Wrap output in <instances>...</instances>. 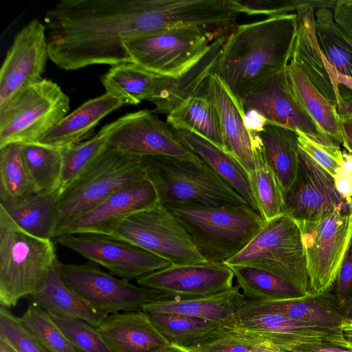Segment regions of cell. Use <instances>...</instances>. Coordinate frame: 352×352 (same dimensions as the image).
I'll list each match as a JSON object with an SVG mask.
<instances>
[{"mask_svg":"<svg viewBox=\"0 0 352 352\" xmlns=\"http://www.w3.org/2000/svg\"><path fill=\"white\" fill-rule=\"evenodd\" d=\"M214 104L221 121L226 151L245 168L248 174L254 168L252 139L244 123L241 101L216 73L211 74L200 90Z\"/></svg>","mask_w":352,"mask_h":352,"instance_id":"22","label":"cell"},{"mask_svg":"<svg viewBox=\"0 0 352 352\" xmlns=\"http://www.w3.org/2000/svg\"><path fill=\"white\" fill-rule=\"evenodd\" d=\"M296 34V12L236 25L226 38L215 73L241 100L287 66Z\"/></svg>","mask_w":352,"mask_h":352,"instance_id":"2","label":"cell"},{"mask_svg":"<svg viewBox=\"0 0 352 352\" xmlns=\"http://www.w3.org/2000/svg\"><path fill=\"white\" fill-rule=\"evenodd\" d=\"M225 263L230 267H252L272 273L309 295V279L300 228L286 214L266 221L248 245Z\"/></svg>","mask_w":352,"mask_h":352,"instance_id":"7","label":"cell"},{"mask_svg":"<svg viewBox=\"0 0 352 352\" xmlns=\"http://www.w3.org/2000/svg\"><path fill=\"white\" fill-rule=\"evenodd\" d=\"M0 336L5 338L18 352H47L23 325L20 318L1 306Z\"/></svg>","mask_w":352,"mask_h":352,"instance_id":"45","label":"cell"},{"mask_svg":"<svg viewBox=\"0 0 352 352\" xmlns=\"http://www.w3.org/2000/svg\"><path fill=\"white\" fill-rule=\"evenodd\" d=\"M61 278L80 297L104 316L140 311L144 305L169 299L155 289L116 278L92 263H64L58 261Z\"/></svg>","mask_w":352,"mask_h":352,"instance_id":"12","label":"cell"},{"mask_svg":"<svg viewBox=\"0 0 352 352\" xmlns=\"http://www.w3.org/2000/svg\"><path fill=\"white\" fill-rule=\"evenodd\" d=\"M220 36H223L182 27L129 39L124 47L133 63L157 76L174 78L199 60L214 39Z\"/></svg>","mask_w":352,"mask_h":352,"instance_id":"10","label":"cell"},{"mask_svg":"<svg viewBox=\"0 0 352 352\" xmlns=\"http://www.w3.org/2000/svg\"><path fill=\"white\" fill-rule=\"evenodd\" d=\"M342 329L352 330V321L345 320L342 324Z\"/></svg>","mask_w":352,"mask_h":352,"instance_id":"60","label":"cell"},{"mask_svg":"<svg viewBox=\"0 0 352 352\" xmlns=\"http://www.w3.org/2000/svg\"><path fill=\"white\" fill-rule=\"evenodd\" d=\"M0 206L28 234L54 239L59 218L58 192H37L23 200Z\"/></svg>","mask_w":352,"mask_h":352,"instance_id":"32","label":"cell"},{"mask_svg":"<svg viewBox=\"0 0 352 352\" xmlns=\"http://www.w3.org/2000/svg\"><path fill=\"white\" fill-rule=\"evenodd\" d=\"M38 192L25 166L21 144L0 148V204L27 199Z\"/></svg>","mask_w":352,"mask_h":352,"instance_id":"39","label":"cell"},{"mask_svg":"<svg viewBox=\"0 0 352 352\" xmlns=\"http://www.w3.org/2000/svg\"><path fill=\"white\" fill-rule=\"evenodd\" d=\"M343 201L352 208V154L343 151V160L332 176Z\"/></svg>","mask_w":352,"mask_h":352,"instance_id":"49","label":"cell"},{"mask_svg":"<svg viewBox=\"0 0 352 352\" xmlns=\"http://www.w3.org/2000/svg\"><path fill=\"white\" fill-rule=\"evenodd\" d=\"M286 67L265 78L248 91L240 100L243 109H254L267 122L300 131L315 141L336 144L321 131L296 99Z\"/></svg>","mask_w":352,"mask_h":352,"instance_id":"15","label":"cell"},{"mask_svg":"<svg viewBox=\"0 0 352 352\" xmlns=\"http://www.w3.org/2000/svg\"><path fill=\"white\" fill-rule=\"evenodd\" d=\"M46 31V27L34 19L15 36L0 71V107L42 79L49 58Z\"/></svg>","mask_w":352,"mask_h":352,"instance_id":"18","label":"cell"},{"mask_svg":"<svg viewBox=\"0 0 352 352\" xmlns=\"http://www.w3.org/2000/svg\"><path fill=\"white\" fill-rule=\"evenodd\" d=\"M314 14L318 41L327 61L338 73L352 77V38L336 23L332 9L317 8Z\"/></svg>","mask_w":352,"mask_h":352,"instance_id":"38","label":"cell"},{"mask_svg":"<svg viewBox=\"0 0 352 352\" xmlns=\"http://www.w3.org/2000/svg\"><path fill=\"white\" fill-rule=\"evenodd\" d=\"M146 178L142 157L108 145L77 179L58 193L59 218L56 232L119 189Z\"/></svg>","mask_w":352,"mask_h":352,"instance_id":"6","label":"cell"},{"mask_svg":"<svg viewBox=\"0 0 352 352\" xmlns=\"http://www.w3.org/2000/svg\"><path fill=\"white\" fill-rule=\"evenodd\" d=\"M240 312L274 313L331 329H342L345 321L332 289L319 295L272 301L246 300Z\"/></svg>","mask_w":352,"mask_h":352,"instance_id":"25","label":"cell"},{"mask_svg":"<svg viewBox=\"0 0 352 352\" xmlns=\"http://www.w3.org/2000/svg\"><path fill=\"white\" fill-rule=\"evenodd\" d=\"M283 200L285 214L296 222L319 219L345 204L333 177L300 149L296 179L283 192Z\"/></svg>","mask_w":352,"mask_h":352,"instance_id":"19","label":"cell"},{"mask_svg":"<svg viewBox=\"0 0 352 352\" xmlns=\"http://www.w3.org/2000/svg\"><path fill=\"white\" fill-rule=\"evenodd\" d=\"M158 203L153 184L147 178L142 179L119 189L94 208L63 226L54 239L65 234H106L126 217Z\"/></svg>","mask_w":352,"mask_h":352,"instance_id":"20","label":"cell"},{"mask_svg":"<svg viewBox=\"0 0 352 352\" xmlns=\"http://www.w3.org/2000/svg\"><path fill=\"white\" fill-rule=\"evenodd\" d=\"M296 131L300 149L333 176L343 160L340 146L317 142L302 132Z\"/></svg>","mask_w":352,"mask_h":352,"instance_id":"46","label":"cell"},{"mask_svg":"<svg viewBox=\"0 0 352 352\" xmlns=\"http://www.w3.org/2000/svg\"><path fill=\"white\" fill-rule=\"evenodd\" d=\"M262 343L246 337L232 328L198 345L178 347L188 352H254ZM175 346V345H174Z\"/></svg>","mask_w":352,"mask_h":352,"instance_id":"44","label":"cell"},{"mask_svg":"<svg viewBox=\"0 0 352 352\" xmlns=\"http://www.w3.org/2000/svg\"><path fill=\"white\" fill-rule=\"evenodd\" d=\"M331 78L334 87L339 91V86L342 85L352 91V77L338 73L336 70L332 74Z\"/></svg>","mask_w":352,"mask_h":352,"instance_id":"55","label":"cell"},{"mask_svg":"<svg viewBox=\"0 0 352 352\" xmlns=\"http://www.w3.org/2000/svg\"><path fill=\"white\" fill-rule=\"evenodd\" d=\"M55 242L110 273L131 280L170 265V263L122 239L102 234L80 233L56 237Z\"/></svg>","mask_w":352,"mask_h":352,"instance_id":"14","label":"cell"},{"mask_svg":"<svg viewBox=\"0 0 352 352\" xmlns=\"http://www.w3.org/2000/svg\"><path fill=\"white\" fill-rule=\"evenodd\" d=\"M154 74L134 63L113 65L101 77L106 93L124 104H138L151 96L157 81Z\"/></svg>","mask_w":352,"mask_h":352,"instance_id":"35","label":"cell"},{"mask_svg":"<svg viewBox=\"0 0 352 352\" xmlns=\"http://www.w3.org/2000/svg\"><path fill=\"white\" fill-rule=\"evenodd\" d=\"M173 129L188 149L199 156L218 176L236 190L253 210L258 212L248 174L232 155L194 133L185 129Z\"/></svg>","mask_w":352,"mask_h":352,"instance_id":"28","label":"cell"},{"mask_svg":"<svg viewBox=\"0 0 352 352\" xmlns=\"http://www.w3.org/2000/svg\"><path fill=\"white\" fill-rule=\"evenodd\" d=\"M108 145L135 156H169L202 163L174 129L145 109L126 114L104 126Z\"/></svg>","mask_w":352,"mask_h":352,"instance_id":"13","label":"cell"},{"mask_svg":"<svg viewBox=\"0 0 352 352\" xmlns=\"http://www.w3.org/2000/svg\"><path fill=\"white\" fill-rule=\"evenodd\" d=\"M245 297L237 285L212 296L186 299H166L143 305L146 313L186 315L225 324L232 327L243 308Z\"/></svg>","mask_w":352,"mask_h":352,"instance_id":"26","label":"cell"},{"mask_svg":"<svg viewBox=\"0 0 352 352\" xmlns=\"http://www.w3.org/2000/svg\"><path fill=\"white\" fill-rule=\"evenodd\" d=\"M106 234L147 250L171 265L207 261L177 218L160 202L126 217Z\"/></svg>","mask_w":352,"mask_h":352,"instance_id":"11","label":"cell"},{"mask_svg":"<svg viewBox=\"0 0 352 352\" xmlns=\"http://www.w3.org/2000/svg\"><path fill=\"white\" fill-rule=\"evenodd\" d=\"M108 146L104 132L100 131L88 140L60 148L63 170L58 193L77 179Z\"/></svg>","mask_w":352,"mask_h":352,"instance_id":"41","label":"cell"},{"mask_svg":"<svg viewBox=\"0 0 352 352\" xmlns=\"http://www.w3.org/2000/svg\"><path fill=\"white\" fill-rule=\"evenodd\" d=\"M258 135L264 160L284 192L298 173L300 148L297 131L267 122Z\"/></svg>","mask_w":352,"mask_h":352,"instance_id":"30","label":"cell"},{"mask_svg":"<svg viewBox=\"0 0 352 352\" xmlns=\"http://www.w3.org/2000/svg\"><path fill=\"white\" fill-rule=\"evenodd\" d=\"M142 164L163 205L223 207L248 204L204 162L151 155L142 157Z\"/></svg>","mask_w":352,"mask_h":352,"instance_id":"5","label":"cell"},{"mask_svg":"<svg viewBox=\"0 0 352 352\" xmlns=\"http://www.w3.org/2000/svg\"><path fill=\"white\" fill-rule=\"evenodd\" d=\"M342 315L347 321H352V296L342 309Z\"/></svg>","mask_w":352,"mask_h":352,"instance_id":"56","label":"cell"},{"mask_svg":"<svg viewBox=\"0 0 352 352\" xmlns=\"http://www.w3.org/2000/svg\"><path fill=\"white\" fill-rule=\"evenodd\" d=\"M349 91V94H346L340 91L341 100L338 102L335 108L340 118L352 116V91Z\"/></svg>","mask_w":352,"mask_h":352,"instance_id":"54","label":"cell"},{"mask_svg":"<svg viewBox=\"0 0 352 352\" xmlns=\"http://www.w3.org/2000/svg\"><path fill=\"white\" fill-rule=\"evenodd\" d=\"M340 125L342 135V146L348 153L352 154V116L341 117Z\"/></svg>","mask_w":352,"mask_h":352,"instance_id":"53","label":"cell"},{"mask_svg":"<svg viewBox=\"0 0 352 352\" xmlns=\"http://www.w3.org/2000/svg\"><path fill=\"white\" fill-rule=\"evenodd\" d=\"M333 12L336 23L352 38V0L336 1Z\"/></svg>","mask_w":352,"mask_h":352,"instance_id":"50","label":"cell"},{"mask_svg":"<svg viewBox=\"0 0 352 352\" xmlns=\"http://www.w3.org/2000/svg\"><path fill=\"white\" fill-rule=\"evenodd\" d=\"M241 13L248 15L265 14L269 16L287 14L296 11L307 1L290 0H235Z\"/></svg>","mask_w":352,"mask_h":352,"instance_id":"47","label":"cell"},{"mask_svg":"<svg viewBox=\"0 0 352 352\" xmlns=\"http://www.w3.org/2000/svg\"><path fill=\"white\" fill-rule=\"evenodd\" d=\"M45 21L49 58L67 71L133 63L124 42L156 32L153 0H61Z\"/></svg>","mask_w":352,"mask_h":352,"instance_id":"1","label":"cell"},{"mask_svg":"<svg viewBox=\"0 0 352 352\" xmlns=\"http://www.w3.org/2000/svg\"><path fill=\"white\" fill-rule=\"evenodd\" d=\"M336 1H310L298 8L297 34L291 60L315 88L336 108L340 95L336 91L329 72V62L318 41L314 8L333 9Z\"/></svg>","mask_w":352,"mask_h":352,"instance_id":"21","label":"cell"},{"mask_svg":"<svg viewBox=\"0 0 352 352\" xmlns=\"http://www.w3.org/2000/svg\"><path fill=\"white\" fill-rule=\"evenodd\" d=\"M228 36L214 38L200 60L179 76H157L153 92L148 99L155 104L153 112L168 115L200 91L209 76L216 72Z\"/></svg>","mask_w":352,"mask_h":352,"instance_id":"23","label":"cell"},{"mask_svg":"<svg viewBox=\"0 0 352 352\" xmlns=\"http://www.w3.org/2000/svg\"><path fill=\"white\" fill-rule=\"evenodd\" d=\"M246 337L290 352L305 343L329 342L347 347L342 329H331L274 313L239 312L231 327Z\"/></svg>","mask_w":352,"mask_h":352,"instance_id":"17","label":"cell"},{"mask_svg":"<svg viewBox=\"0 0 352 352\" xmlns=\"http://www.w3.org/2000/svg\"><path fill=\"white\" fill-rule=\"evenodd\" d=\"M244 123L250 133H259L267 124L265 118L254 109H244Z\"/></svg>","mask_w":352,"mask_h":352,"instance_id":"52","label":"cell"},{"mask_svg":"<svg viewBox=\"0 0 352 352\" xmlns=\"http://www.w3.org/2000/svg\"><path fill=\"white\" fill-rule=\"evenodd\" d=\"M332 290L342 311L352 296V239L340 265Z\"/></svg>","mask_w":352,"mask_h":352,"instance_id":"48","label":"cell"},{"mask_svg":"<svg viewBox=\"0 0 352 352\" xmlns=\"http://www.w3.org/2000/svg\"><path fill=\"white\" fill-rule=\"evenodd\" d=\"M57 260L52 240L28 234L0 206L1 307H14L21 298L37 292Z\"/></svg>","mask_w":352,"mask_h":352,"instance_id":"4","label":"cell"},{"mask_svg":"<svg viewBox=\"0 0 352 352\" xmlns=\"http://www.w3.org/2000/svg\"><path fill=\"white\" fill-rule=\"evenodd\" d=\"M153 352H188V351L180 349L178 347L175 346L173 344H170L167 346L163 347V348L160 349Z\"/></svg>","mask_w":352,"mask_h":352,"instance_id":"59","label":"cell"},{"mask_svg":"<svg viewBox=\"0 0 352 352\" xmlns=\"http://www.w3.org/2000/svg\"><path fill=\"white\" fill-rule=\"evenodd\" d=\"M290 352H351L346 347L329 342H312L300 344Z\"/></svg>","mask_w":352,"mask_h":352,"instance_id":"51","label":"cell"},{"mask_svg":"<svg viewBox=\"0 0 352 352\" xmlns=\"http://www.w3.org/2000/svg\"><path fill=\"white\" fill-rule=\"evenodd\" d=\"M58 260L52 267L43 286L29 296L32 303L48 313L79 319L98 328L106 316H103L68 287L61 278Z\"/></svg>","mask_w":352,"mask_h":352,"instance_id":"29","label":"cell"},{"mask_svg":"<svg viewBox=\"0 0 352 352\" xmlns=\"http://www.w3.org/2000/svg\"><path fill=\"white\" fill-rule=\"evenodd\" d=\"M123 104L107 93L91 98L65 116L36 142L56 148L80 142L103 118Z\"/></svg>","mask_w":352,"mask_h":352,"instance_id":"27","label":"cell"},{"mask_svg":"<svg viewBox=\"0 0 352 352\" xmlns=\"http://www.w3.org/2000/svg\"><path fill=\"white\" fill-rule=\"evenodd\" d=\"M20 320L47 352H78L43 308L32 303Z\"/></svg>","mask_w":352,"mask_h":352,"instance_id":"42","label":"cell"},{"mask_svg":"<svg viewBox=\"0 0 352 352\" xmlns=\"http://www.w3.org/2000/svg\"><path fill=\"white\" fill-rule=\"evenodd\" d=\"M97 329L113 352H153L170 344L142 310L111 314Z\"/></svg>","mask_w":352,"mask_h":352,"instance_id":"24","label":"cell"},{"mask_svg":"<svg viewBox=\"0 0 352 352\" xmlns=\"http://www.w3.org/2000/svg\"><path fill=\"white\" fill-rule=\"evenodd\" d=\"M254 155V168L248 173L258 212L266 221L285 214L283 192L278 179L267 165L258 133H250Z\"/></svg>","mask_w":352,"mask_h":352,"instance_id":"36","label":"cell"},{"mask_svg":"<svg viewBox=\"0 0 352 352\" xmlns=\"http://www.w3.org/2000/svg\"><path fill=\"white\" fill-rule=\"evenodd\" d=\"M296 223L305 252L309 295L322 294L332 289L352 239V208L343 204L319 219Z\"/></svg>","mask_w":352,"mask_h":352,"instance_id":"9","label":"cell"},{"mask_svg":"<svg viewBox=\"0 0 352 352\" xmlns=\"http://www.w3.org/2000/svg\"><path fill=\"white\" fill-rule=\"evenodd\" d=\"M236 285L246 299L272 301L305 294L296 285L272 273L252 267L230 266Z\"/></svg>","mask_w":352,"mask_h":352,"instance_id":"37","label":"cell"},{"mask_svg":"<svg viewBox=\"0 0 352 352\" xmlns=\"http://www.w3.org/2000/svg\"><path fill=\"white\" fill-rule=\"evenodd\" d=\"M342 331L347 342V348L352 352V330L342 329Z\"/></svg>","mask_w":352,"mask_h":352,"instance_id":"58","label":"cell"},{"mask_svg":"<svg viewBox=\"0 0 352 352\" xmlns=\"http://www.w3.org/2000/svg\"><path fill=\"white\" fill-rule=\"evenodd\" d=\"M69 98L51 80L42 78L0 107V148L36 142L69 110Z\"/></svg>","mask_w":352,"mask_h":352,"instance_id":"8","label":"cell"},{"mask_svg":"<svg viewBox=\"0 0 352 352\" xmlns=\"http://www.w3.org/2000/svg\"><path fill=\"white\" fill-rule=\"evenodd\" d=\"M48 314L78 352H113L95 327L79 319Z\"/></svg>","mask_w":352,"mask_h":352,"instance_id":"43","label":"cell"},{"mask_svg":"<svg viewBox=\"0 0 352 352\" xmlns=\"http://www.w3.org/2000/svg\"><path fill=\"white\" fill-rule=\"evenodd\" d=\"M207 261L226 263L241 252L266 221L248 204L223 207L164 205Z\"/></svg>","mask_w":352,"mask_h":352,"instance_id":"3","label":"cell"},{"mask_svg":"<svg viewBox=\"0 0 352 352\" xmlns=\"http://www.w3.org/2000/svg\"><path fill=\"white\" fill-rule=\"evenodd\" d=\"M234 274L225 263L206 261L170 265L136 280L137 285L160 292L169 299L215 295L234 287Z\"/></svg>","mask_w":352,"mask_h":352,"instance_id":"16","label":"cell"},{"mask_svg":"<svg viewBox=\"0 0 352 352\" xmlns=\"http://www.w3.org/2000/svg\"><path fill=\"white\" fill-rule=\"evenodd\" d=\"M286 70L293 94L301 107L327 138L342 144L340 119L335 108L294 62L289 61Z\"/></svg>","mask_w":352,"mask_h":352,"instance_id":"33","label":"cell"},{"mask_svg":"<svg viewBox=\"0 0 352 352\" xmlns=\"http://www.w3.org/2000/svg\"><path fill=\"white\" fill-rule=\"evenodd\" d=\"M166 122L173 129L189 131L226 151L218 111L214 103L201 91L168 113Z\"/></svg>","mask_w":352,"mask_h":352,"instance_id":"31","label":"cell"},{"mask_svg":"<svg viewBox=\"0 0 352 352\" xmlns=\"http://www.w3.org/2000/svg\"><path fill=\"white\" fill-rule=\"evenodd\" d=\"M0 352H18L3 337L0 336Z\"/></svg>","mask_w":352,"mask_h":352,"instance_id":"57","label":"cell"},{"mask_svg":"<svg viewBox=\"0 0 352 352\" xmlns=\"http://www.w3.org/2000/svg\"><path fill=\"white\" fill-rule=\"evenodd\" d=\"M20 144L25 166L37 191L58 192L63 170L61 148L38 142Z\"/></svg>","mask_w":352,"mask_h":352,"instance_id":"40","label":"cell"},{"mask_svg":"<svg viewBox=\"0 0 352 352\" xmlns=\"http://www.w3.org/2000/svg\"><path fill=\"white\" fill-rule=\"evenodd\" d=\"M148 314L170 344L180 347L198 345L229 328L221 322L186 315Z\"/></svg>","mask_w":352,"mask_h":352,"instance_id":"34","label":"cell"}]
</instances>
